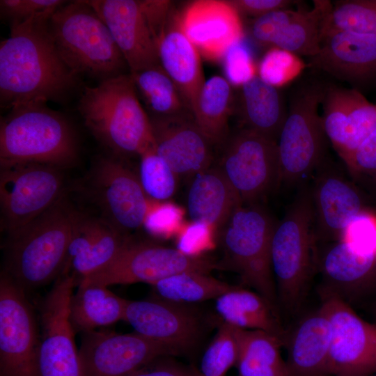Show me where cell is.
<instances>
[{
    "label": "cell",
    "mask_w": 376,
    "mask_h": 376,
    "mask_svg": "<svg viewBox=\"0 0 376 376\" xmlns=\"http://www.w3.org/2000/svg\"><path fill=\"white\" fill-rule=\"evenodd\" d=\"M67 1L61 0H1L0 14L10 26L49 19Z\"/></svg>",
    "instance_id": "obj_41"
},
{
    "label": "cell",
    "mask_w": 376,
    "mask_h": 376,
    "mask_svg": "<svg viewBox=\"0 0 376 376\" xmlns=\"http://www.w3.org/2000/svg\"><path fill=\"white\" fill-rule=\"evenodd\" d=\"M97 13L121 52L130 72L159 65L157 41L139 0L84 1Z\"/></svg>",
    "instance_id": "obj_18"
},
{
    "label": "cell",
    "mask_w": 376,
    "mask_h": 376,
    "mask_svg": "<svg viewBox=\"0 0 376 376\" xmlns=\"http://www.w3.org/2000/svg\"><path fill=\"white\" fill-rule=\"evenodd\" d=\"M40 336L25 290L0 278V376H39Z\"/></svg>",
    "instance_id": "obj_11"
},
{
    "label": "cell",
    "mask_w": 376,
    "mask_h": 376,
    "mask_svg": "<svg viewBox=\"0 0 376 376\" xmlns=\"http://www.w3.org/2000/svg\"><path fill=\"white\" fill-rule=\"evenodd\" d=\"M275 224L261 208L237 207L220 229L224 252L219 268L237 272L278 311V297L271 265L270 246Z\"/></svg>",
    "instance_id": "obj_8"
},
{
    "label": "cell",
    "mask_w": 376,
    "mask_h": 376,
    "mask_svg": "<svg viewBox=\"0 0 376 376\" xmlns=\"http://www.w3.org/2000/svg\"><path fill=\"white\" fill-rule=\"evenodd\" d=\"M150 285L154 297L170 302L188 305L210 299L214 300L234 287L207 273L200 272H181Z\"/></svg>",
    "instance_id": "obj_36"
},
{
    "label": "cell",
    "mask_w": 376,
    "mask_h": 376,
    "mask_svg": "<svg viewBox=\"0 0 376 376\" xmlns=\"http://www.w3.org/2000/svg\"><path fill=\"white\" fill-rule=\"evenodd\" d=\"M70 303V320L75 331L88 333L123 320L127 299L107 286L80 283Z\"/></svg>",
    "instance_id": "obj_31"
},
{
    "label": "cell",
    "mask_w": 376,
    "mask_h": 376,
    "mask_svg": "<svg viewBox=\"0 0 376 376\" xmlns=\"http://www.w3.org/2000/svg\"><path fill=\"white\" fill-rule=\"evenodd\" d=\"M224 145L219 168L243 204L253 203L281 182L277 142L240 127Z\"/></svg>",
    "instance_id": "obj_12"
},
{
    "label": "cell",
    "mask_w": 376,
    "mask_h": 376,
    "mask_svg": "<svg viewBox=\"0 0 376 376\" xmlns=\"http://www.w3.org/2000/svg\"><path fill=\"white\" fill-rule=\"evenodd\" d=\"M321 107L326 136L343 161L376 130V104L359 90L328 82Z\"/></svg>",
    "instance_id": "obj_19"
},
{
    "label": "cell",
    "mask_w": 376,
    "mask_h": 376,
    "mask_svg": "<svg viewBox=\"0 0 376 376\" xmlns=\"http://www.w3.org/2000/svg\"><path fill=\"white\" fill-rule=\"evenodd\" d=\"M48 30L61 58L78 76L100 82L125 74L128 66L110 31L84 1L58 8L48 21Z\"/></svg>",
    "instance_id": "obj_5"
},
{
    "label": "cell",
    "mask_w": 376,
    "mask_h": 376,
    "mask_svg": "<svg viewBox=\"0 0 376 376\" xmlns=\"http://www.w3.org/2000/svg\"><path fill=\"white\" fill-rule=\"evenodd\" d=\"M76 285L72 276L62 274L42 301L39 376H82L75 331L70 320V303Z\"/></svg>",
    "instance_id": "obj_14"
},
{
    "label": "cell",
    "mask_w": 376,
    "mask_h": 376,
    "mask_svg": "<svg viewBox=\"0 0 376 376\" xmlns=\"http://www.w3.org/2000/svg\"><path fill=\"white\" fill-rule=\"evenodd\" d=\"M322 304L331 329V376H367L376 373V324L360 318L347 301L322 290Z\"/></svg>",
    "instance_id": "obj_13"
},
{
    "label": "cell",
    "mask_w": 376,
    "mask_h": 376,
    "mask_svg": "<svg viewBox=\"0 0 376 376\" xmlns=\"http://www.w3.org/2000/svg\"><path fill=\"white\" fill-rule=\"evenodd\" d=\"M179 20L187 37L209 60H221L242 39L240 16L229 1H194L179 13Z\"/></svg>",
    "instance_id": "obj_22"
},
{
    "label": "cell",
    "mask_w": 376,
    "mask_h": 376,
    "mask_svg": "<svg viewBox=\"0 0 376 376\" xmlns=\"http://www.w3.org/2000/svg\"><path fill=\"white\" fill-rule=\"evenodd\" d=\"M318 265L326 282L324 290L344 299L376 283V256L361 253L343 241L329 245L320 256Z\"/></svg>",
    "instance_id": "obj_27"
},
{
    "label": "cell",
    "mask_w": 376,
    "mask_h": 376,
    "mask_svg": "<svg viewBox=\"0 0 376 376\" xmlns=\"http://www.w3.org/2000/svg\"><path fill=\"white\" fill-rule=\"evenodd\" d=\"M221 61L225 78L232 86H240L255 75V69L247 49L242 40L230 47Z\"/></svg>",
    "instance_id": "obj_44"
},
{
    "label": "cell",
    "mask_w": 376,
    "mask_h": 376,
    "mask_svg": "<svg viewBox=\"0 0 376 376\" xmlns=\"http://www.w3.org/2000/svg\"><path fill=\"white\" fill-rule=\"evenodd\" d=\"M217 328L215 336L201 357L198 369L201 376H224L237 364L240 329L221 321Z\"/></svg>",
    "instance_id": "obj_38"
},
{
    "label": "cell",
    "mask_w": 376,
    "mask_h": 376,
    "mask_svg": "<svg viewBox=\"0 0 376 376\" xmlns=\"http://www.w3.org/2000/svg\"><path fill=\"white\" fill-rule=\"evenodd\" d=\"M169 357L158 359L130 376H201L196 368L175 362Z\"/></svg>",
    "instance_id": "obj_47"
},
{
    "label": "cell",
    "mask_w": 376,
    "mask_h": 376,
    "mask_svg": "<svg viewBox=\"0 0 376 376\" xmlns=\"http://www.w3.org/2000/svg\"><path fill=\"white\" fill-rule=\"evenodd\" d=\"M93 182L107 221L124 235L143 226L152 200L126 165L114 157H102L94 166Z\"/></svg>",
    "instance_id": "obj_17"
},
{
    "label": "cell",
    "mask_w": 376,
    "mask_h": 376,
    "mask_svg": "<svg viewBox=\"0 0 376 376\" xmlns=\"http://www.w3.org/2000/svg\"><path fill=\"white\" fill-rule=\"evenodd\" d=\"M78 214L62 196L40 215L8 235L3 272L24 290L57 279L65 263Z\"/></svg>",
    "instance_id": "obj_3"
},
{
    "label": "cell",
    "mask_w": 376,
    "mask_h": 376,
    "mask_svg": "<svg viewBox=\"0 0 376 376\" xmlns=\"http://www.w3.org/2000/svg\"><path fill=\"white\" fill-rule=\"evenodd\" d=\"M345 31L376 35V0H336L326 10L322 36Z\"/></svg>",
    "instance_id": "obj_37"
},
{
    "label": "cell",
    "mask_w": 376,
    "mask_h": 376,
    "mask_svg": "<svg viewBox=\"0 0 376 376\" xmlns=\"http://www.w3.org/2000/svg\"><path fill=\"white\" fill-rule=\"evenodd\" d=\"M150 119L156 151L178 177H193L210 167L214 145L198 128L191 111Z\"/></svg>",
    "instance_id": "obj_21"
},
{
    "label": "cell",
    "mask_w": 376,
    "mask_h": 376,
    "mask_svg": "<svg viewBox=\"0 0 376 376\" xmlns=\"http://www.w3.org/2000/svg\"><path fill=\"white\" fill-rule=\"evenodd\" d=\"M221 322L244 330H259L279 338L284 344L286 332L278 311L256 292L234 286L214 299Z\"/></svg>",
    "instance_id": "obj_30"
},
{
    "label": "cell",
    "mask_w": 376,
    "mask_h": 376,
    "mask_svg": "<svg viewBox=\"0 0 376 376\" xmlns=\"http://www.w3.org/2000/svg\"><path fill=\"white\" fill-rule=\"evenodd\" d=\"M217 268L218 263L204 257H190L176 248L150 242H134L128 239L111 263L79 283L107 287L135 283L152 285L181 272L209 274Z\"/></svg>",
    "instance_id": "obj_10"
},
{
    "label": "cell",
    "mask_w": 376,
    "mask_h": 376,
    "mask_svg": "<svg viewBox=\"0 0 376 376\" xmlns=\"http://www.w3.org/2000/svg\"><path fill=\"white\" fill-rule=\"evenodd\" d=\"M283 341L259 330L240 331L237 376H290L281 354Z\"/></svg>",
    "instance_id": "obj_34"
},
{
    "label": "cell",
    "mask_w": 376,
    "mask_h": 376,
    "mask_svg": "<svg viewBox=\"0 0 376 376\" xmlns=\"http://www.w3.org/2000/svg\"><path fill=\"white\" fill-rule=\"evenodd\" d=\"M308 58L316 72L347 82L357 90L376 83V35L334 31L322 36L320 49Z\"/></svg>",
    "instance_id": "obj_20"
},
{
    "label": "cell",
    "mask_w": 376,
    "mask_h": 376,
    "mask_svg": "<svg viewBox=\"0 0 376 376\" xmlns=\"http://www.w3.org/2000/svg\"><path fill=\"white\" fill-rule=\"evenodd\" d=\"M149 117H166L190 111L175 84L160 65L130 72Z\"/></svg>",
    "instance_id": "obj_35"
},
{
    "label": "cell",
    "mask_w": 376,
    "mask_h": 376,
    "mask_svg": "<svg viewBox=\"0 0 376 376\" xmlns=\"http://www.w3.org/2000/svg\"><path fill=\"white\" fill-rule=\"evenodd\" d=\"M185 210L171 201L152 200L143 227L155 237L168 239L176 237L182 228Z\"/></svg>",
    "instance_id": "obj_40"
},
{
    "label": "cell",
    "mask_w": 376,
    "mask_h": 376,
    "mask_svg": "<svg viewBox=\"0 0 376 376\" xmlns=\"http://www.w3.org/2000/svg\"><path fill=\"white\" fill-rule=\"evenodd\" d=\"M77 154L70 121L46 104L14 107L1 119L0 166L38 163L63 169L73 164Z\"/></svg>",
    "instance_id": "obj_4"
},
{
    "label": "cell",
    "mask_w": 376,
    "mask_h": 376,
    "mask_svg": "<svg viewBox=\"0 0 376 376\" xmlns=\"http://www.w3.org/2000/svg\"><path fill=\"white\" fill-rule=\"evenodd\" d=\"M79 354L82 376H130L158 359L178 356L169 346L135 331L108 330L83 334Z\"/></svg>",
    "instance_id": "obj_15"
},
{
    "label": "cell",
    "mask_w": 376,
    "mask_h": 376,
    "mask_svg": "<svg viewBox=\"0 0 376 376\" xmlns=\"http://www.w3.org/2000/svg\"><path fill=\"white\" fill-rule=\"evenodd\" d=\"M235 99L232 84L219 75L205 80L196 97L191 109L194 119L214 146L224 144L229 136Z\"/></svg>",
    "instance_id": "obj_32"
},
{
    "label": "cell",
    "mask_w": 376,
    "mask_h": 376,
    "mask_svg": "<svg viewBox=\"0 0 376 376\" xmlns=\"http://www.w3.org/2000/svg\"><path fill=\"white\" fill-rule=\"evenodd\" d=\"M330 1H313L311 10L298 8L285 22L273 40L270 49L295 56H314L320 49L322 23Z\"/></svg>",
    "instance_id": "obj_33"
},
{
    "label": "cell",
    "mask_w": 376,
    "mask_h": 376,
    "mask_svg": "<svg viewBox=\"0 0 376 376\" xmlns=\"http://www.w3.org/2000/svg\"><path fill=\"white\" fill-rule=\"evenodd\" d=\"M314 221L321 240L340 241L350 221L366 209L357 189L340 175L324 173L313 194Z\"/></svg>",
    "instance_id": "obj_26"
},
{
    "label": "cell",
    "mask_w": 376,
    "mask_h": 376,
    "mask_svg": "<svg viewBox=\"0 0 376 376\" xmlns=\"http://www.w3.org/2000/svg\"><path fill=\"white\" fill-rule=\"evenodd\" d=\"M234 111L241 127L277 142L288 109L278 87L255 75L240 86Z\"/></svg>",
    "instance_id": "obj_28"
},
{
    "label": "cell",
    "mask_w": 376,
    "mask_h": 376,
    "mask_svg": "<svg viewBox=\"0 0 376 376\" xmlns=\"http://www.w3.org/2000/svg\"><path fill=\"white\" fill-rule=\"evenodd\" d=\"M344 162L354 175L376 180V130L370 134Z\"/></svg>",
    "instance_id": "obj_45"
},
{
    "label": "cell",
    "mask_w": 376,
    "mask_h": 376,
    "mask_svg": "<svg viewBox=\"0 0 376 376\" xmlns=\"http://www.w3.org/2000/svg\"><path fill=\"white\" fill-rule=\"evenodd\" d=\"M331 329L322 306L301 318L286 332L283 346L290 376H331Z\"/></svg>",
    "instance_id": "obj_25"
},
{
    "label": "cell",
    "mask_w": 376,
    "mask_h": 376,
    "mask_svg": "<svg viewBox=\"0 0 376 376\" xmlns=\"http://www.w3.org/2000/svg\"><path fill=\"white\" fill-rule=\"evenodd\" d=\"M128 239L108 221L78 214L61 274L72 275L78 285L111 263Z\"/></svg>",
    "instance_id": "obj_23"
},
{
    "label": "cell",
    "mask_w": 376,
    "mask_h": 376,
    "mask_svg": "<svg viewBox=\"0 0 376 376\" xmlns=\"http://www.w3.org/2000/svg\"><path fill=\"white\" fill-rule=\"evenodd\" d=\"M313 198L300 194L275 225L270 246L271 265L278 302L290 312L302 302L314 261Z\"/></svg>",
    "instance_id": "obj_7"
},
{
    "label": "cell",
    "mask_w": 376,
    "mask_h": 376,
    "mask_svg": "<svg viewBox=\"0 0 376 376\" xmlns=\"http://www.w3.org/2000/svg\"><path fill=\"white\" fill-rule=\"evenodd\" d=\"M327 84L314 72L299 79L290 92L277 141L281 182H297L322 161L327 137L319 109Z\"/></svg>",
    "instance_id": "obj_6"
},
{
    "label": "cell",
    "mask_w": 376,
    "mask_h": 376,
    "mask_svg": "<svg viewBox=\"0 0 376 376\" xmlns=\"http://www.w3.org/2000/svg\"><path fill=\"white\" fill-rule=\"evenodd\" d=\"M49 19L10 26L0 43V104L9 110L29 104L61 102L79 84L59 55L48 30Z\"/></svg>",
    "instance_id": "obj_1"
},
{
    "label": "cell",
    "mask_w": 376,
    "mask_h": 376,
    "mask_svg": "<svg viewBox=\"0 0 376 376\" xmlns=\"http://www.w3.org/2000/svg\"><path fill=\"white\" fill-rule=\"evenodd\" d=\"M139 179L147 196L155 201H167L177 187L178 176L156 151L150 147L139 155Z\"/></svg>",
    "instance_id": "obj_39"
},
{
    "label": "cell",
    "mask_w": 376,
    "mask_h": 376,
    "mask_svg": "<svg viewBox=\"0 0 376 376\" xmlns=\"http://www.w3.org/2000/svg\"><path fill=\"white\" fill-rule=\"evenodd\" d=\"M0 167L1 226L10 235L62 196L63 175L60 168L38 163Z\"/></svg>",
    "instance_id": "obj_9"
},
{
    "label": "cell",
    "mask_w": 376,
    "mask_h": 376,
    "mask_svg": "<svg viewBox=\"0 0 376 376\" xmlns=\"http://www.w3.org/2000/svg\"><path fill=\"white\" fill-rule=\"evenodd\" d=\"M161 67L178 88L185 105L191 111L205 78L201 54L180 25L179 12L173 7L157 41Z\"/></svg>",
    "instance_id": "obj_24"
},
{
    "label": "cell",
    "mask_w": 376,
    "mask_h": 376,
    "mask_svg": "<svg viewBox=\"0 0 376 376\" xmlns=\"http://www.w3.org/2000/svg\"><path fill=\"white\" fill-rule=\"evenodd\" d=\"M191 306L155 297L127 300L123 321L137 334L169 346L178 356L188 354L200 343L205 330L204 317Z\"/></svg>",
    "instance_id": "obj_16"
},
{
    "label": "cell",
    "mask_w": 376,
    "mask_h": 376,
    "mask_svg": "<svg viewBox=\"0 0 376 376\" xmlns=\"http://www.w3.org/2000/svg\"><path fill=\"white\" fill-rule=\"evenodd\" d=\"M237 13L256 19L270 12L291 8L297 1L291 0H233L229 1Z\"/></svg>",
    "instance_id": "obj_48"
},
{
    "label": "cell",
    "mask_w": 376,
    "mask_h": 376,
    "mask_svg": "<svg viewBox=\"0 0 376 376\" xmlns=\"http://www.w3.org/2000/svg\"><path fill=\"white\" fill-rule=\"evenodd\" d=\"M367 376H376V373L371 374V375H367Z\"/></svg>",
    "instance_id": "obj_49"
},
{
    "label": "cell",
    "mask_w": 376,
    "mask_h": 376,
    "mask_svg": "<svg viewBox=\"0 0 376 376\" xmlns=\"http://www.w3.org/2000/svg\"><path fill=\"white\" fill-rule=\"evenodd\" d=\"M357 251L376 256V214L367 208L346 226L341 239Z\"/></svg>",
    "instance_id": "obj_42"
},
{
    "label": "cell",
    "mask_w": 376,
    "mask_h": 376,
    "mask_svg": "<svg viewBox=\"0 0 376 376\" xmlns=\"http://www.w3.org/2000/svg\"><path fill=\"white\" fill-rule=\"evenodd\" d=\"M217 230L203 222H185L176 235V249L190 257L203 255L215 248Z\"/></svg>",
    "instance_id": "obj_43"
},
{
    "label": "cell",
    "mask_w": 376,
    "mask_h": 376,
    "mask_svg": "<svg viewBox=\"0 0 376 376\" xmlns=\"http://www.w3.org/2000/svg\"><path fill=\"white\" fill-rule=\"evenodd\" d=\"M243 203L218 167H210L193 176L187 200L191 221L223 227L232 213Z\"/></svg>",
    "instance_id": "obj_29"
},
{
    "label": "cell",
    "mask_w": 376,
    "mask_h": 376,
    "mask_svg": "<svg viewBox=\"0 0 376 376\" xmlns=\"http://www.w3.org/2000/svg\"><path fill=\"white\" fill-rule=\"evenodd\" d=\"M77 109L93 135L118 157H139L155 146L150 117L130 73L84 87Z\"/></svg>",
    "instance_id": "obj_2"
},
{
    "label": "cell",
    "mask_w": 376,
    "mask_h": 376,
    "mask_svg": "<svg viewBox=\"0 0 376 376\" xmlns=\"http://www.w3.org/2000/svg\"><path fill=\"white\" fill-rule=\"evenodd\" d=\"M294 10L292 8L277 10L253 19L250 29L252 38L257 43L270 47L279 31Z\"/></svg>",
    "instance_id": "obj_46"
}]
</instances>
